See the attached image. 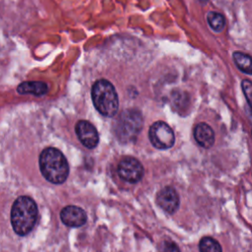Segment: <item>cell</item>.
Instances as JSON below:
<instances>
[{
    "label": "cell",
    "instance_id": "obj_6",
    "mask_svg": "<svg viewBox=\"0 0 252 252\" xmlns=\"http://www.w3.org/2000/svg\"><path fill=\"white\" fill-rule=\"evenodd\" d=\"M117 172L121 179L129 183L139 182L144 174V168L141 162L135 158H125L118 163Z\"/></svg>",
    "mask_w": 252,
    "mask_h": 252
},
{
    "label": "cell",
    "instance_id": "obj_3",
    "mask_svg": "<svg viewBox=\"0 0 252 252\" xmlns=\"http://www.w3.org/2000/svg\"><path fill=\"white\" fill-rule=\"evenodd\" d=\"M92 98L95 109L106 117L114 116L118 111V95L114 86L107 80H97L92 88Z\"/></svg>",
    "mask_w": 252,
    "mask_h": 252
},
{
    "label": "cell",
    "instance_id": "obj_13",
    "mask_svg": "<svg viewBox=\"0 0 252 252\" xmlns=\"http://www.w3.org/2000/svg\"><path fill=\"white\" fill-rule=\"evenodd\" d=\"M200 252H221L220 244L213 237H203L199 243Z\"/></svg>",
    "mask_w": 252,
    "mask_h": 252
},
{
    "label": "cell",
    "instance_id": "obj_7",
    "mask_svg": "<svg viewBox=\"0 0 252 252\" xmlns=\"http://www.w3.org/2000/svg\"><path fill=\"white\" fill-rule=\"evenodd\" d=\"M80 142L88 149H94L98 144V133L95 127L87 120H80L75 127Z\"/></svg>",
    "mask_w": 252,
    "mask_h": 252
},
{
    "label": "cell",
    "instance_id": "obj_9",
    "mask_svg": "<svg viewBox=\"0 0 252 252\" xmlns=\"http://www.w3.org/2000/svg\"><path fill=\"white\" fill-rule=\"evenodd\" d=\"M179 196L172 187H164L157 195L158 205L166 213L173 214L179 208Z\"/></svg>",
    "mask_w": 252,
    "mask_h": 252
},
{
    "label": "cell",
    "instance_id": "obj_5",
    "mask_svg": "<svg viewBox=\"0 0 252 252\" xmlns=\"http://www.w3.org/2000/svg\"><path fill=\"white\" fill-rule=\"evenodd\" d=\"M149 138L152 145L159 150L169 149L175 142L172 129L163 121H157L150 127Z\"/></svg>",
    "mask_w": 252,
    "mask_h": 252
},
{
    "label": "cell",
    "instance_id": "obj_8",
    "mask_svg": "<svg viewBox=\"0 0 252 252\" xmlns=\"http://www.w3.org/2000/svg\"><path fill=\"white\" fill-rule=\"evenodd\" d=\"M60 219L62 222L70 227H79L86 223L87 214L86 212L77 206H66L61 210Z\"/></svg>",
    "mask_w": 252,
    "mask_h": 252
},
{
    "label": "cell",
    "instance_id": "obj_11",
    "mask_svg": "<svg viewBox=\"0 0 252 252\" xmlns=\"http://www.w3.org/2000/svg\"><path fill=\"white\" fill-rule=\"evenodd\" d=\"M48 86L43 82L32 81L23 82L17 88V92L21 94H33V95H43L47 93Z\"/></svg>",
    "mask_w": 252,
    "mask_h": 252
},
{
    "label": "cell",
    "instance_id": "obj_14",
    "mask_svg": "<svg viewBox=\"0 0 252 252\" xmlns=\"http://www.w3.org/2000/svg\"><path fill=\"white\" fill-rule=\"evenodd\" d=\"M207 20L210 27L216 32H220L225 25L224 17L217 12H210L207 15Z\"/></svg>",
    "mask_w": 252,
    "mask_h": 252
},
{
    "label": "cell",
    "instance_id": "obj_10",
    "mask_svg": "<svg viewBox=\"0 0 252 252\" xmlns=\"http://www.w3.org/2000/svg\"><path fill=\"white\" fill-rule=\"evenodd\" d=\"M194 138L203 148H211L215 142L214 130L206 123H199L194 129Z\"/></svg>",
    "mask_w": 252,
    "mask_h": 252
},
{
    "label": "cell",
    "instance_id": "obj_1",
    "mask_svg": "<svg viewBox=\"0 0 252 252\" xmlns=\"http://www.w3.org/2000/svg\"><path fill=\"white\" fill-rule=\"evenodd\" d=\"M39 168L43 177L53 183H63L69 174V164L64 155L55 148L44 149L39 156Z\"/></svg>",
    "mask_w": 252,
    "mask_h": 252
},
{
    "label": "cell",
    "instance_id": "obj_4",
    "mask_svg": "<svg viewBox=\"0 0 252 252\" xmlns=\"http://www.w3.org/2000/svg\"><path fill=\"white\" fill-rule=\"evenodd\" d=\"M143 119L140 111L136 109H128L123 111L117 119L115 125V133L117 138L124 143L133 141L139 134Z\"/></svg>",
    "mask_w": 252,
    "mask_h": 252
},
{
    "label": "cell",
    "instance_id": "obj_2",
    "mask_svg": "<svg viewBox=\"0 0 252 252\" xmlns=\"http://www.w3.org/2000/svg\"><path fill=\"white\" fill-rule=\"evenodd\" d=\"M37 220V206L28 196L17 198L11 209V223L14 231L21 236L32 231Z\"/></svg>",
    "mask_w": 252,
    "mask_h": 252
},
{
    "label": "cell",
    "instance_id": "obj_16",
    "mask_svg": "<svg viewBox=\"0 0 252 252\" xmlns=\"http://www.w3.org/2000/svg\"><path fill=\"white\" fill-rule=\"evenodd\" d=\"M242 86V90L244 93V95L247 99L248 104L250 105V100H251V96H252V86H251V82L249 80H244L241 84Z\"/></svg>",
    "mask_w": 252,
    "mask_h": 252
},
{
    "label": "cell",
    "instance_id": "obj_12",
    "mask_svg": "<svg viewBox=\"0 0 252 252\" xmlns=\"http://www.w3.org/2000/svg\"><path fill=\"white\" fill-rule=\"evenodd\" d=\"M234 63L236 64L237 68L242 72L250 75L252 73L251 70V57L248 54L236 51L232 55Z\"/></svg>",
    "mask_w": 252,
    "mask_h": 252
},
{
    "label": "cell",
    "instance_id": "obj_15",
    "mask_svg": "<svg viewBox=\"0 0 252 252\" xmlns=\"http://www.w3.org/2000/svg\"><path fill=\"white\" fill-rule=\"evenodd\" d=\"M159 252H180V250L174 242L163 241L159 247Z\"/></svg>",
    "mask_w": 252,
    "mask_h": 252
}]
</instances>
